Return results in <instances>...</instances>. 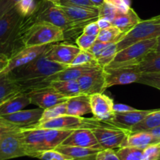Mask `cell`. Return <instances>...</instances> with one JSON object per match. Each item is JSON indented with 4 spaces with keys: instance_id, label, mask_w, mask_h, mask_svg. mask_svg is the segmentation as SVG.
Instances as JSON below:
<instances>
[{
    "instance_id": "4316f807",
    "label": "cell",
    "mask_w": 160,
    "mask_h": 160,
    "mask_svg": "<svg viewBox=\"0 0 160 160\" xmlns=\"http://www.w3.org/2000/svg\"><path fill=\"white\" fill-rule=\"evenodd\" d=\"M24 92L20 84L9 73L0 75V106L19 92Z\"/></svg>"
},
{
    "instance_id": "c3c4849f",
    "label": "cell",
    "mask_w": 160,
    "mask_h": 160,
    "mask_svg": "<svg viewBox=\"0 0 160 160\" xmlns=\"http://www.w3.org/2000/svg\"><path fill=\"white\" fill-rule=\"evenodd\" d=\"M109 44L110 43H104V42H97V41H96V42H94L93 45L91 46V48H89L88 51L93 55L96 60H97V58L100 56V53L103 52V50L104 49V48L109 45Z\"/></svg>"
},
{
    "instance_id": "d590c367",
    "label": "cell",
    "mask_w": 160,
    "mask_h": 160,
    "mask_svg": "<svg viewBox=\"0 0 160 160\" xmlns=\"http://www.w3.org/2000/svg\"><path fill=\"white\" fill-rule=\"evenodd\" d=\"M117 53V47L116 43H110L103 50L100 56L97 58V62L101 68H104L108 66Z\"/></svg>"
},
{
    "instance_id": "91938a15",
    "label": "cell",
    "mask_w": 160,
    "mask_h": 160,
    "mask_svg": "<svg viewBox=\"0 0 160 160\" xmlns=\"http://www.w3.org/2000/svg\"><path fill=\"white\" fill-rule=\"evenodd\" d=\"M159 160H160V159H159Z\"/></svg>"
},
{
    "instance_id": "11a10c76",
    "label": "cell",
    "mask_w": 160,
    "mask_h": 160,
    "mask_svg": "<svg viewBox=\"0 0 160 160\" xmlns=\"http://www.w3.org/2000/svg\"><path fill=\"white\" fill-rule=\"evenodd\" d=\"M156 39H157L156 44H155V47H154V48L152 51L155 52L160 53V36H158Z\"/></svg>"
},
{
    "instance_id": "8992f818",
    "label": "cell",
    "mask_w": 160,
    "mask_h": 160,
    "mask_svg": "<svg viewBox=\"0 0 160 160\" xmlns=\"http://www.w3.org/2000/svg\"><path fill=\"white\" fill-rule=\"evenodd\" d=\"M160 36V15L148 20H141L116 43L117 52L141 41L157 38Z\"/></svg>"
},
{
    "instance_id": "3957f363",
    "label": "cell",
    "mask_w": 160,
    "mask_h": 160,
    "mask_svg": "<svg viewBox=\"0 0 160 160\" xmlns=\"http://www.w3.org/2000/svg\"><path fill=\"white\" fill-rule=\"evenodd\" d=\"M36 21L50 23L61 28L64 31L65 40L75 38L77 34H83V29L88 23H75L66 17L58 5L46 0H41L37 11L35 13Z\"/></svg>"
},
{
    "instance_id": "8d00e7d4",
    "label": "cell",
    "mask_w": 160,
    "mask_h": 160,
    "mask_svg": "<svg viewBox=\"0 0 160 160\" xmlns=\"http://www.w3.org/2000/svg\"><path fill=\"white\" fill-rule=\"evenodd\" d=\"M137 83L160 90V73H142L137 81Z\"/></svg>"
},
{
    "instance_id": "b9f144b4",
    "label": "cell",
    "mask_w": 160,
    "mask_h": 160,
    "mask_svg": "<svg viewBox=\"0 0 160 160\" xmlns=\"http://www.w3.org/2000/svg\"><path fill=\"white\" fill-rule=\"evenodd\" d=\"M160 144L149 145L143 150V160H159Z\"/></svg>"
},
{
    "instance_id": "d6a6232c",
    "label": "cell",
    "mask_w": 160,
    "mask_h": 160,
    "mask_svg": "<svg viewBox=\"0 0 160 160\" xmlns=\"http://www.w3.org/2000/svg\"><path fill=\"white\" fill-rule=\"evenodd\" d=\"M66 114H67V109H66V102H64L44 109L42 117L38 123H43L49 120L56 118L60 116L66 115Z\"/></svg>"
},
{
    "instance_id": "cb8c5ba5",
    "label": "cell",
    "mask_w": 160,
    "mask_h": 160,
    "mask_svg": "<svg viewBox=\"0 0 160 160\" xmlns=\"http://www.w3.org/2000/svg\"><path fill=\"white\" fill-rule=\"evenodd\" d=\"M30 104L31 100L28 97V93L25 92H19L0 106V116L8 115L18 112Z\"/></svg>"
},
{
    "instance_id": "7402d4cb",
    "label": "cell",
    "mask_w": 160,
    "mask_h": 160,
    "mask_svg": "<svg viewBox=\"0 0 160 160\" xmlns=\"http://www.w3.org/2000/svg\"><path fill=\"white\" fill-rule=\"evenodd\" d=\"M141 20V19L132 8H130L126 11L118 9L114 19L111 21V24L119 28L125 34Z\"/></svg>"
},
{
    "instance_id": "680465c9",
    "label": "cell",
    "mask_w": 160,
    "mask_h": 160,
    "mask_svg": "<svg viewBox=\"0 0 160 160\" xmlns=\"http://www.w3.org/2000/svg\"><path fill=\"white\" fill-rule=\"evenodd\" d=\"M87 160H95V158H93V159H87Z\"/></svg>"
},
{
    "instance_id": "7bdbcfd3",
    "label": "cell",
    "mask_w": 160,
    "mask_h": 160,
    "mask_svg": "<svg viewBox=\"0 0 160 160\" xmlns=\"http://www.w3.org/2000/svg\"><path fill=\"white\" fill-rule=\"evenodd\" d=\"M59 5L79 6V7L88 8L91 9H98V8L90 0H60Z\"/></svg>"
},
{
    "instance_id": "7dc6e473",
    "label": "cell",
    "mask_w": 160,
    "mask_h": 160,
    "mask_svg": "<svg viewBox=\"0 0 160 160\" xmlns=\"http://www.w3.org/2000/svg\"><path fill=\"white\" fill-rule=\"evenodd\" d=\"M104 2L114 6L119 10L126 11L131 8L130 0H104Z\"/></svg>"
},
{
    "instance_id": "2e32d148",
    "label": "cell",
    "mask_w": 160,
    "mask_h": 160,
    "mask_svg": "<svg viewBox=\"0 0 160 160\" xmlns=\"http://www.w3.org/2000/svg\"><path fill=\"white\" fill-rule=\"evenodd\" d=\"M80 50L81 49L76 45L57 42L52 45L50 49L45 53V56L50 61L68 66Z\"/></svg>"
},
{
    "instance_id": "52a82bcc",
    "label": "cell",
    "mask_w": 160,
    "mask_h": 160,
    "mask_svg": "<svg viewBox=\"0 0 160 160\" xmlns=\"http://www.w3.org/2000/svg\"><path fill=\"white\" fill-rule=\"evenodd\" d=\"M65 41L64 31L58 27L43 21L36 22L27 35L26 47L57 43Z\"/></svg>"
},
{
    "instance_id": "d6986e66",
    "label": "cell",
    "mask_w": 160,
    "mask_h": 160,
    "mask_svg": "<svg viewBox=\"0 0 160 160\" xmlns=\"http://www.w3.org/2000/svg\"><path fill=\"white\" fill-rule=\"evenodd\" d=\"M154 109L151 110H138L135 109L133 111L125 112H116L114 117L107 123L118 127V128H125L130 130V128L137 123H139L142 119H144L147 114L152 112Z\"/></svg>"
},
{
    "instance_id": "f1b7e54d",
    "label": "cell",
    "mask_w": 160,
    "mask_h": 160,
    "mask_svg": "<svg viewBox=\"0 0 160 160\" xmlns=\"http://www.w3.org/2000/svg\"><path fill=\"white\" fill-rule=\"evenodd\" d=\"M158 126H160V109H154L139 123L132 127L130 131L131 133L148 131Z\"/></svg>"
},
{
    "instance_id": "816d5d0a",
    "label": "cell",
    "mask_w": 160,
    "mask_h": 160,
    "mask_svg": "<svg viewBox=\"0 0 160 160\" xmlns=\"http://www.w3.org/2000/svg\"><path fill=\"white\" fill-rule=\"evenodd\" d=\"M97 24H98L99 28H100V30L105 29V28H109V27H111V25H112L111 22L108 21V20H104V19H97Z\"/></svg>"
},
{
    "instance_id": "30bf717a",
    "label": "cell",
    "mask_w": 160,
    "mask_h": 160,
    "mask_svg": "<svg viewBox=\"0 0 160 160\" xmlns=\"http://www.w3.org/2000/svg\"><path fill=\"white\" fill-rule=\"evenodd\" d=\"M106 88L115 85L137 83L142 74L138 66L116 68H104Z\"/></svg>"
},
{
    "instance_id": "7a4b0ae2",
    "label": "cell",
    "mask_w": 160,
    "mask_h": 160,
    "mask_svg": "<svg viewBox=\"0 0 160 160\" xmlns=\"http://www.w3.org/2000/svg\"><path fill=\"white\" fill-rule=\"evenodd\" d=\"M45 53L39 56L29 63L9 72L24 92H27L50 86V83L47 78L67 67V65L50 61L46 58Z\"/></svg>"
},
{
    "instance_id": "ffe728a7",
    "label": "cell",
    "mask_w": 160,
    "mask_h": 160,
    "mask_svg": "<svg viewBox=\"0 0 160 160\" xmlns=\"http://www.w3.org/2000/svg\"><path fill=\"white\" fill-rule=\"evenodd\" d=\"M58 6L62 9L66 17L72 22L89 23L98 19V9H91L74 6Z\"/></svg>"
},
{
    "instance_id": "bcb514c9",
    "label": "cell",
    "mask_w": 160,
    "mask_h": 160,
    "mask_svg": "<svg viewBox=\"0 0 160 160\" xmlns=\"http://www.w3.org/2000/svg\"><path fill=\"white\" fill-rule=\"evenodd\" d=\"M100 31V29L97 24V20H95V21L89 22L85 25L83 29V34L90 36H97Z\"/></svg>"
},
{
    "instance_id": "f907efd6",
    "label": "cell",
    "mask_w": 160,
    "mask_h": 160,
    "mask_svg": "<svg viewBox=\"0 0 160 160\" xmlns=\"http://www.w3.org/2000/svg\"><path fill=\"white\" fill-rule=\"evenodd\" d=\"M135 109H136L128 106V105L121 104V103H116V104L114 103V106H113V110H114L115 113H116V112H130V111H133Z\"/></svg>"
},
{
    "instance_id": "9c48e42d",
    "label": "cell",
    "mask_w": 160,
    "mask_h": 160,
    "mask_svg": "<svg viewBox=\"0 0 160 160\" xmlns=\"http://www.w3.org/2000/svg\"><path fill=\"white\" fill-rule=\"evenodd\" d=\"M27 156L22 138L21 128L5 134L0 139V160H8Z\"/></svg>"
},
{
    "instance_id": "1f68e13d",
    "label": "cell",
    "mask_w": 160,
    "mask_h": 160,
    "mask_svg": "<svg viewBox=\"0 0 160 160\" xmlns=\"http://www.w3.org/2000/svg\"><path fill=\"white\" fill-rule=\"evenodd\" d=\"M123 35L124 34L119 28L111 25L109 28L100 30L96 41L104 43H117Z\"/></svg>"
},
{
    "instance_id": "db71d44e",
    "label": "cell",
    "mask_w": 160,
    "mask_h": 160,
    "mask_svg": "<svg viewBox=\"0 0 160 160\" xmlns=\"http://www.w3.org/2000/svg\"><path fill=\"white\" fill-rule=\"evenodd\" d=\"M147 132L151 133V134H153L155 137L158 138L160 139V126L157 127V128H154V129L152 130H150V131H148Z\"/></svg>"
},
{
    "instance_id": "4fadbf2b",
    "label": "cell",
    "mask_w": 160,
    "mask_h": 160,
    "mask_svg": "<svg viewBox=\"0 0 160 160\" xmlns=\"http://www.w3.org/2000/svg\"><path fill=\"white\" fill-rule=\"evenodd\" d=\"M31 100V104L36 105L39 108L45 109L59 103L64 102L68 98L56 92L51 86L40 88L27 92Z\"/></svg>"
},
{
    "instance_id": "74e56055",
    "label": "cell",
    "mask_w": 160,
    "mask_h": 160,
    "mask_svg": "<svg viewBox=\"0 0 160 160\" xmlns=\"http://www.w3.org/2000/svg\"><path fill=\"white\" fill-rule=\"evenodd\" d=\"M97 62L95 57L92 53L89 51H85V50H80L75 59L71 62L70 66H81L86 65V64L93 63Z\"/></svg>"
},
{
    "instance_id": "5b68a950",
    "label": "cell",
    "mask_w": 160,
    "mask_h": 160,
    "mask_svg": "<svg viewBox=\"0 0 160 160\" xmlns=\"http://www.w3.org/2000/svg\"><path fill=\"white\" fill-rule=\"evenodd\" d=\"M113 126L107 122L100 121L96 118H85L71 115H63L45 122L43 123H36L27 128H44V129L59 130H78L94 129L102 127Z\"/></svg>"
},
{
    "instance_id": "ba28073f",
    "label": "cell",
    "mask_w": 160,
    "mask_h": 160,
    "mask_svg": "<svg viewBox=\"0 0 160 160\" xmlns=\"http://www.w3.org/2000/svg\"><path fill=\"white\" fill-rule=\"evenodd\" d=\"M102 149H115L123 146L130 131L115 126L102 127L92 129Z\"/></svg>"
},
{
    "instance_id": "83f0119b",
    "label": "cell",
    "mask_w": 160,
    "mask_h": 160,
    "mask_svg": "<svg viewBox=\"0 0 160 160\" xmlns=\"http://www.w3.org/2000/svg\"><path fill=\"white\" fill-rule=\"evenodd\" d=\"M72 131V130L45 129V149H55L63 143Z\"/></svg>"
},
{
    "instance_id": "8fae6325",
    "label": "cell",
    "mask_w": 160,
    "mask_h": 160,
    "mask_svg": "<svg viewBox=\"0 0 160 160\" xmlns=\"http://www.w3.org/2000/svg\"><path fill=\"white\" fill-rule=\"evenodd\" d=\"M81 93L91 95L103 93L106 89L104 70L101 67H97L85 73L77 80Z\"/></svg>"
},
{
    "instance_id": "f6af8a7d",
    "label": "cell",
    "mask_w": 160,
    "mask_h": 160,
    "mask_svg": "<svg viewBox=\"0 0 160 160\" xmlns=\"http://www.w3.org/2000/svg\"><path fill=\"white\" fill-rule=\"evenodd\" d=\"M20 0H0V17L13 9Z\"/></svg>"
},
{
    "instance_id": "4dcf8cb0",
    "label": "cell",
    "mask_w": 160,
    "mask_h": 160,
    "mask_svg": "<svg viewBox=\"0 0 160 160\" xmlns=\"http://www.w3.org/2000/svg\"><path fill=\"white\" fill-rule=\"evenodd\" d=\"M141 73H160V53L150 52L138 65Z\"/></svg>"
},
{
    "instance_id": "44dd1931",
    "label": "cell",
    "mask_w": 160,
    "mask_h": 160,
    "mask_svg": "<svg viewBox=\"0 0 160 160\" xmlns=\"http://www.w3.org/2000/svg\"><path fill=\"white\" fill-rule=\"evenodd\" d=\"M97 67H100L97 62L81 66L69 65L63 70L47 78V80L50 81V83L53 81H77L85 73Z\"/></svg>"
},
{
    "instance_id": "836d02e7",
    "label": "cell",
    "mask_w": 160,
    "mask_h": 160,
    "mask_svg": "<svg viewBox=\"0 0 160 160\" xmlns=\"http://www.w3.org/2000/svg\"><path fill=\"white\" fill-rule=\"evenodd\" d=\"M143 150L132 146H124L116 151L120 160H143Z\"/></svg>"
},
{
    "instance_id": "e0dca14e",
    "label": "cell",
    "mask_w": 160,
    "mask_h": 160,
    "mask_svg": "<svg viewBox=\"0 0 160 160\" xmlns=\"http://www.w3.org/2000/svg\"><path fill=\"white\" fill-rule=\"evenodd\" d=\"M44 109L38 108L16 112L8 115L0 116V117L19 128H27L39 123Z\"/></svg>"
},
{
    "instance_id": "60d3db41",
    "label": "cell",
    "mask_w": 160,
    "mask_h": 160,
    "mask_svg": "<svg viewBox=\"0 0 160 160\" xmlns=\"http://www.w3.org/2000/svg\"><path fill=\"white\" fill-rule=\"evenodd\" d=\"M97 40V36H90L87 34H81L76 39L75 42L77 44V46L81 50L88 51L91 48L94 42Z\"/></svg>"
},
{
    "instance_id": "e575fe53",
    "label": "cell",
    "mask_w": 160,
    "mask_h": 160,
    "mask_svg": "<svg viewBox=\"0 0 160 160\" xmlns=\"http://www.w3.org/2000/svg\"><path fill=\"white\" fill-rule=\"evenodd\" d=\"M39 2L36 0H20L15 8L22 17H29L35 13L39 8Z\"/></svg>"
},
{
    "instance_id": "5bb4252c",
    "label": "cell",
    "mask_w": 160,
    "mask_h": 160,
    "mask_svg": "<svg viewBox=\"0 0 160 160\" xmlns=\"http://www.w3.org/2000/svg\"><path fill=\"white\" fill-rule=\"evenodd\" d=\"M21 133L27 156L35 158L39 152L45 151V129L21 128Z\"/></svg>"
},
{
    "instance_id": "7c38bea8",
    "label": "cell",
    "mask_w": 160,
    "mask_h": 160,
    "mask_svg": "<svg viewBox=\"0 0 160 160\" xmlns=\"http://www.w3.org/2000/svg\"><path fill=\"white\" fill-rule=\"evenodd\" d=\"M53 44H48L44 45H38V46L25 47L19 52L14 55L13 57L9 59L7 66L6 68L0 73V75L6 74L9 72L13 71L18 67L24 66L29 63L32 60L35 59L42 54L47 52L51 48Z\"/></svg>"
},
{
    "instance_id": "603a6c76",
    "label": "cell",
    "mask_w": 160,
    "mask_h": 160,
    "mask_svg": "<svg viewBox=\"0 0 160 160\" xmlns=\"http://www.w3.org/2000/svg\"><path fill=\"white\" fill-rule=\"evenodd\" d=\"M66 115L82 117L86 114L91 113L89 96L81 94L77 96L68 98L66 101Z\"/></svg>"
},
{
    "instance_id": "ab89813d",
    "label": "cell",
    "mask_w": 160,
    "mask_h": 160,
    "mask_svg": "<svg viewBox=\"0 0 160 160\" xmlns=\"http://www.w3.org/2000/svg\"><path fill=\"white\" fill-rule=\"evenodd\" d=\"M35 158L40 160H71L56 149H49L41 152Z\"/></svg>"
},
{
    "instance_id": "6da1fadb",
    "label": "cell",
    "mask_w": 160,
    "mask_h": 160,
    "mask_svg": "<svg viewBox=\"0 0 160 160\" xmlns=\"http://www.w3.org/2000/svg\"><path fill=\"white\" fill-rule=\"evenodd\" d=\"M35 14L22 17L16 8L0 17V55L8 59L26 47L28 31L36 23Z\"/></svg>"
},
{
    "instance_id": "681fc988",
    "label": "cell",
    "mask_w": 160,
    "mask_h": 160,
    "mask_svg": "<svg viewBox=\"0 0 160 160\" xmlns=\"http://www.w3.org/2000/svg\"><path fill=\"white\" fill-rule=\"evenodd\" d=\"M17 128H19L11 124L10 123L6 121V120H3L2 117H0V139H1L6 134L13 131V130L17 129Z\"/></svg>"
},
{
    "instance_id": "f35d334b",
    "label": "cell",
    "mask_w": 160,
    "mask_h": 160,
    "mask_svg": "<svg viewBox=\"0 0 160 160\" xmlns=\"http://www.w3.org/2000/svg\"><path fill=\"white\" fill-rule=\"evenodd\" d=\"M117 10L118 9H116L114 6L106 2H104L98 8V19H104L111 23Z\"/></svg>"
},
{
    "instance_id": "6f0895ef",
    "label": "cell",
    "mask_w": 160,
    "mask_h": 160,
    "mask_svg": "<svg viewBox=\"0 0 160 160\" xmlns=\"http://www.w3.org/2000/svg\"><path fill=\"white\" fill-rule=\"evenodd\" d=\"M46 1L50 2L53 3V4L55 5H59L60 3V0H46Z\"/></svg>"
},
{
    "instance_id": "f5cc1de1",
    "label": "cell",
    "mask_w": 160,
    "mask_h": 160,
    "mask_svg": "<svg viewBox=\"0 0 160 160\" xmlns=\"http://www.w3.org/2000/svg\"><path fill=\"white\" fill-rule=\"evenodd\" d=\"M9 59L3 55H0V73L4 70L7 66Z\"/></svg>"
},
{
    "instance_id": "d4e9b609",
    "label": "cell",
    "mask_w": 160,
    "mask_h": 160,
    "mask_svg": "<svg viewBox=\"0 0 160 160\" xmlns=\"http://www.w3.org/2000/svg\"><path fill=\"white\" fill-rule=\"evenodd\" d=\"M55 149L64 154L71 160H87L93 159L96 157V155L98 151H100L93 148L64 145H59Z\"/></svg>"
},
{
    "instance_id": "277c9868",
    "label": "cell",
    "mask_w": 160,
    "mask_h": 160,
    "mask_svg": "<svg viewBox=\"0 0 160 160\" xmlns=\"http://www.w3.org/2000/svg\"><path fill=\"white\" fill-rule=\"evenodd\" d=\"M157 39L136 42L117 52L113 60L104 68H116L138 66L144 58L153 50Z\"/></svg>"
},
{
    "instance_id": "f546056e",
    "label": "cell",
    "mask_w": 160,
    "mask_h": 160,
    "mask_svg": "<svg viewBox=\"0 0 160 160\" xmlns=\"http://www.w3.org/2000/svg\"><path fill=\"white\" fill-rule=\"evenodd\" d=\"M50 86L67 98L82 94L77 81H53Z\"/></svg>"
},
{
    "instance_id": "9a60e30c",
    "label": "cell",
    "mask_w": 160,
    "mask_h": 160,
    "mask_svg": "<svg viewBox=\"0 0 160 160\" xmlns=\"http://www.w3.org/2000/svg\"><path fill=\"white\" fill-rule=\"evenodd\" d=\"M89 102L92 112L91 113H93L94 118L97 120L108 122L114 117V102L108 96L103 93L94 94L89 95Z\"/></svg>"
},
{
    "instance_id": "ee69618b",
    "label": "cell",
    "mask_w": 160,
    "mask_h": 160,
    "mask_svg": "<svg viewBox=\"0 0 160 160\" xmlns=\"http://www.w3.org/2000/svg\"><path fill=\"white\" fill-rule=\"evenodd\" d=\"M95 160H120L115 149H101L98 151Z\"/></svg>"
},
{
    "instance_id": "9f6ffc18",
    "label": "cell",
    "mask_w": 160,
    "mask_h": 160,
    "mask_svg": "<svg viewBox=\"0 0 160 160\" xmlns=\"http://www.w3.org/2000/svg\"><path fill=\"white\" fill-rule=\"evenodd\" d=\"M90 1L92 2L93 3V4L95 5L97 8L100 7V6H101L104 2V0H90Z\"/></svg>"
},
{
    "instance_id": "ac0fdd59",
    "label": "cell",
    "mask_w": 160,
    "mask_h": 160,
    "mask_svg": "<svg viewBox=\"0 0 160 160\" xmlns=\"http://www.w3.org/2000/svg\"><path fill=\"white\" fill-rule=\"evenodd\" d=\"M61 145L93 148L97 150L102 149L92 129L74 130Z\"/></svg>"
},
{
    "instance_id": "484cf974",
    "label": "cell",
    "mask_w": 160,
    "mask_h": 160,
    "mask_svg": "<svg viewBox=\"0 0 160 160\" xmlns=\"http://www.w3.org/2000/svg\"><path fill=\"white\" fill-rule=\"evenodd\" d=\"M160 144V139L147 131L130 133L124 142L123 146H132L144 149L146 147Z\"/></svg>"
}]
</instances>
